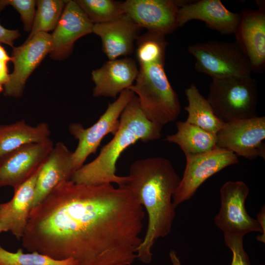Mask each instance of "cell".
Returning a JSON list of instances; mask_svg holds the SVG:
<instances>
[{
  "mask_svg": "<svg viewBox=\"0 0 265 265\" xmlns=\"http://www.w3.org/2000/svg\"><path fill=\"white\" fill-rule=\"evenodd\" d=\"M257 10L242 9L234 34L236 43L246 57L252 72L263 73L265 67V6L259 1Z\"/></svg>",
  "mask_w": 265,
  "mask_h": 265,
  "instance_id": "obj_14",
  "label": "cell"
},
{
  "mask_svg": "<svg viewBox=\"0 0 265 265\" xmlns=\"http://www.w3.org/2000/svg\"><path fill=\"white\" fill-rule=\"evenodd\" d=\"M265 207L262 208L261 211L257 214V220L259 221L263 230V234L257 238L258 240L265 243Z\"/></svg>",
  "mask_w": 265,
  "mask_h": 265,
  "instance_id": "obj_32",
  "label": "cell"
},
{
  "mask_svg": "<svg viewBox=\"0 0 265 265\" xmlns=\"http://www.w3.org/2000/svg\"><path fill=\"white\" fill-rule=\"evenodd\" d=\"M164 66V63H155L140 67L135 83L129 88L136 94L146 118L162 126L176 120L181 109Z\"/></svg>",
  "mask_w": 265,
  "mask_h": 265,
  "instance_id": "obj_4",
  "label": "cell"
},
{
  "mask_svg": "<svg viewBox=\"0 0 265 265\" xmlns=\"http://www.w3.org/2000/svg\"><path fill=\"white\" fill-rule=\"evenodd\" d=\"M54 144L51 139L24 145L0 160V187L15 188L38 171L45 162Z\"/></svg>",
  "mask_w": 265,
  "mask_h": 265,
  "instance_id": "obj_12",
  "label": "cell"
},
{
  "mask_svg": "<svg viewBox=\"0 0 265 265\" xmlns=\"http://www.w3.org/2000/svg\"><path fill=\"white\" fill-rule=\"evenodd\" d=\"M185 1L173 0H127L122 2L124 13L140 28L164 35L178 27L177 12Z\"/></svg>",
  "mask_w": 265,
  "mask_h": 265,
  "instance_id": "obj_13",
  "label": "cell"
},
{
  "mask_svg": "<svg viewBox=\"0 0 265 265\" xmlns=\"http://www.w3.org/2000/svg\"><path fill=\"white\" fill-rule=\"evenodd\" d=\"M51 50V35L38 32L21 46L13 47L11 58L13 71L4 88V95L19 98L23 96L27 80Z\"/></svg>",
  "mask_w": 265,
  "mask_h": 265,
  "instance_id": "obj_11",
  "label": "cell"
},
{
  "mask_svg": "<svg viewBox=\"0 0 265 265\" xmlns=\"http://www.w3.org/2000/svg\"><path fill=\"white\" fill-rule=\"evenodd\" d=\"M0 59L7 62L11 60V57L8 55L4 48L0 44Z\"/></svg>",
  "mask_w": 265,
  "mask_h": 265,
  "instance_id": "obj_33",
  "label": "cell"
},
{
  "mask_svg": "<svg viewBox=\"0 0 265 265\" xmlns=\"http://www.w3.org/2000/svg\"><path fill=\"white\" fill-rule=\"evenodd\" d=\"M140 27L124 14L106 23L94 24L92 32L101 39L102 50L109 60L131 54Z\"/></svg>",
  "mask_w": 265,
  "mask_h": 265,
  "instance_id": "obj_19",
  "label": "cell"
},
{
  "mask_svg": "<svg viewBox=\"0 0 265 265\" xmlns=\"http://www.w3.org/2000/svg\"><path fill=\"white\" fill-rule=\"evenodd\" d=\"M207 100L223 123L258 116L257 83L251 75L212 79Z\"/></svg>",
  "mask_w": 265,
  "mask_h": 265,
  "instance_id": "obj_5",
  "label": "cell"
},
{
  "mask_svg": "<svg viewBox=\"0 0 265 265\" xmlns=\"http://www.w3.org/2000/svg\"><path fill=\"white\" fill-rule=\"evenodd\" d=\"M169 257L173 265H181L180 260L174 251H171L170 252Z\"/></svg>",
  "mask_w": 265,
  "mask_h": 265,
  "instance_id": "obj_34",
  "label": "cell"
},
{
  "mask_svg": "<svg viewBox=\"0 0 265 265\" xmlns=\"http://www.w3.org/2000/svg\"><path fill=\"white\" fill-rule=\"evenodd\" d=\"M75 171L73 152L64 143L57 142L39 171L32 209L41 203L60 183L71 180Z\"/></svg>",
  "mask_w": 265,
  "mask_h": 265,
  "instance_id": "obj_17",
  "label": "cell"
},
{
  "mask_svg": "<svg viewBox=\"0 0 265 265\" xmlns=\"http://www.w3.org/2000/svg\"><path fill=\"white\" fill-rule=\"evenodd\" d=\"M164 35L148 31L138 36L136 55L140 67L155 63H164L167 42Z\"/></svg>",
  "mask_w": 265,
  "mask_h": 265,
  "instance_id": "obj_24",
  "label": "cell"
},
{
  "mask_svg": "<svg viewBox=\"0 0 265 265\" xmlns=\"http://www.w3.org/2000/svg\"><path fill=\"white\" fill-rule=\"evenodd\" d=\"M162 128L146 118L135 95L122 112L119 128L113 138L102 147L94 159L75 171L70 180L87 186L111 183L125 185L128 176L116 174V165L122 153L138 141L147 142L159 139Z\"/></svg>",
  "mask_w": 265,
  "mask_h": 265,
  "instance_id": "obj_3",
  "label": "cell"
},
{
  "mask_svg": "<svg viewBox=\"0 0 265 265\" xmlns=\"http://www.w3.org/2000/svg\"><path fill=\"white\" fill-rule=\"evenodd\" d=\"M76 1L93 25L110 22L124 15L120 1L113 0H77Z\"/></svg>",
  "mask_w": 265,
  "mask_h": 265,
  "instance_id": "obj_26",
  "label": "cell"
},
{
  "mask_svg": "<svg viewBox=\"0 0 265 265\" xmlns=\"http://www.w3.org/2000/svg\"><path fill=\"white\" fill-rule=\"evenodd\" d=\"M3 232H7V230L3 225L0 224V233Z\"/></svg>",
  "mask_w": 265,
  "mask_h": 265,
  "instance_id": "obj_35",
  "label": "cell"
},
{
  "mask_svg": "<svg viewBox=\"0 0 265 265\" xmlns=\"http://www.w3.org/2000/svg\"><path fill=\"white\" fill-rule=\"evenodd\" d=\"M185 93L188 102L184 108L187 112L186 121L216 134L224 123L215 115L207 98L194 83L186 88Z\"/></svg>",
  "mask_w": 265,
  "mask_h": 265,
  "instance_id": "obj_23",
  "label": "cell"
},
{
  "mask_svg": "<svg viewBox=\"0 0 265 265\" xmlns=\"http://www.w3.org/2000/svg\"><path fill=\"white\" fill-rule=\"evenodd\" d=\"M239 19V13L229 10L220 0L185 2L177 12L178 27L191 20H197L223 35L234 34Z\"/></svg>",
  "mask_w": 265,
  "mask_h": 265,
  "instance_id": "obj_16",
  "label": "cell"
},
{
  "mask_svg": "<svg viewBox=\"0 0 265 265\" xmlns=\"http://www.w3.org/2000/svg\"></svg>",
  "mask_w": 265,
  "mask_h": 265,
  "instance_id": "obj_36",
  "label": "cell"
},
{
  "mask_svg": "<svg viewBox=\"0 0 265 265\" xmlns=\"http://www.w3.org/2000/svg\"><path fill=\"white\" fill-rule=\"evenodd\" d=\"M249 192L243 181H228L220 189L221 206L214 218L216 226L224 234H246L263 230L259 221L247 212L245 202Z\"/></svg>",
  "mask_w": 265,
  "mask_h": 265,
  "instance_id": "obj_10",
  "label": "cell"
},
{
  "mask_svg": "<svg viewBox=\"0 0 265 265\" xmlns=\"http://www.w3.org/2000/svg\"><path fill=\"white\" fill-rule=\"evenodd\" d=\"M0 265H77V263L72 259L57 260L36 252L25 253L22 248L12 252L0 244Z\"/></svg>",
  "mask_w": 265,
  "mask_h": 265,
  "instance_id": "obj_27",
  "label": "cell"
},
{
  "mask_svg": "<svg viewBox=\"0 0 265 265\" xmlns=\"http://www.w3.org/2000/svg\"><path fill=\"white\" fill-rule=\"evenodd\" d=\"M138 73L136 62L131 58L108 60L91 73L95 84L93 96L116 98L121 92L129 89Z\"/></svg>",
  "mask_w": 265,
  "mask_h": 265,
  "instance_id": "obj_18",
  "label": "cell"
},
{
  "mask_svg": "<svg viewBox=\"0 0 265 265\" xmlns=\"http://www.w3.org/2000/svg\"><path fill=\"white\" fill-rule=\"evenodd\" d=\"M66 0H36L37 10L30 33L26 41L38 32L54 30L63 11Z\"/></svg>",
  "mask_w": 265,
  "mask_h": 265,
  "instance_id": "obj_25",
  "label": "cell"
},
{
  "mask_svg": "<svg viewBox=\"0 0 265 265\" xmlns=\"http://www.w3.org/2000/svg\"><path fill=\"white\" fill-rule=\"evenodd\" d=\"M145 215L126 185L63 181L31 209L22 245L77 265H131Z\"/></svg>",
  "mask_w": 265,
  "mask_h": 265,
  "instance_id": "obj_1",
  "label": "cell"
},
{
  "mask_svg": "<svg viewBox=\"0 0 265 265\" xmlns=\"http://www.w3.org/2000/svg\"><path fill=\"white\" fill-rule=\"evenodd\" d=\"M50 135L49 125L45 122L35 126L29 125L24 120L0 125V160L24 145L50 139Z\"/></svg>",
  "mask_w": 265,
  "mask_h": 265,
  "instance_id": "obj_21",
  "label": "cell"
},
{
  "mask_svg": "<svg viewBox=\"0 0 265 265\" xmlns=\"http://www.w3.org/2000/svg\"><path fill=\"white\" fill-rule=\"evenodd\" d=\"M195 69L212 79L251 75L248 60L236 43L213 40L189 45Z\"/></svg>",
  "mask_w": 265,
  "mask_h": 265,
  "instance_id": "obj_6",
  "label": "cell"
},
{
  "mask_svg": "<svg viewBox=\"0 0 265 265\" xmlns=\"http://www.w3.org/2000/svg\"><path fill=\"white\" fill-rule=\"evenodd\" d=\"M186 158L183 177L173 196L172 202L175 208L189 200L210 177L226 167L239 162L236 154L217 147L208 152L186 156Z\"/></svg>",
  "mask_w": 265,
  "mask_h": 265,
  "instance_id": "obj_8",
  "label": "cell"
},
{
  "mask_svg": "<svg viewBox=\"0 0 265 265\" xmlns=\"http://www.w3.org/2000/svg\"><path fill=\"white\" fill-rule=\"evenodd\" d=\"M135 95L129 89L121 92L117 99L109 103L104 113L96 123L85 128L81 124L73 123L69 126L71 134L78 141L73 152V160L76 171L81 167L87 158L95 154L103 138L108 134L113 135L120 126L121 114Z\"/></svg>",
  "mask_w": 265,
  "mask_h": 265,
  "instance_id": "obj_7",
  "label": "cell"
},
{
  "mask_svg": "<svg viewBox=\"0 0 265 265\" xmlns=\"http://www.w3.org/2000/svg\"><path fill=\"white\" fill-rule=\"evenodd\" d=\"M176 133L167 135L164 139L178 145L185 157L211 151L216 147V134L185 121L176 124Z\"/></svg>",
  "mask_w": 265,
  "mask_h": 265,
  "instance_id": "obj_22",
  "label": "cell"
},
{
  "mask_svg": "<svg viewBox=\"0 0 265 265\" xmlns=\"http://www.w3.org/2000/svg\"><path fill=\"white\" fill-rule=\"evenodd\" d=\"M125 185L148 216L145 236L137 252V259L149 264L156 241L170 233L176 212L172 198L181 178L171 162L157 157L135 160L130 167Z\"/></svg>",
  "mask_w": 265,
  "mask_h": 265,
  "instance_id": "obj_2",
  "label": "cell"
},
{
  "mask_svg": "<svg viewBox=\"0 0 265 265\" xmlns=\"http://www.w3.org/2000/svg\"><path fill=\"white\" fill-rule=\"evenodd\" d=\"M93 24L76 2L66 0L60 19L51 35V58L62 60L72 53L75 42L92 32Z\"/></svg>",
  "mask_w": 265,
  "mask_h": 265,
  "instance_id": "obj_15",
  "label": "cell"
},
{
  "mask_svg": "<svg viewBox=\"0 0 265 265\" xmlns=\"http://www.w3.org/2000/svg\"><path fill=\"white\" fill-rule=\"evenodd\" d=\"M13 7L20 14L24 30L30 31L35 14L36 1L33 0H0V12L7 5Z\"/></svg>",
  "mask_w": 265,
  "mask_h": 265,
  "instance_id": "obj_28",
  "label": "cell"
},
{
  "mask_svg": "<svg viewBox=\"0 0 265 265\" xmlns=\"http://www.w3.org/2000/svg\"><path fill=\"white\" fill-rule=\"evenodd\" d=\"M41 168L24 183L14 188V195L10 201L0 204V224L18 240L21 239L27 224Z\"/></svg>",
  "mask_w": 265,
  "mask_h": 265,
  "instance_id": "obj_20",
  "label": "cell"
},
{
  "mask_svg": "<svg viewBox=\"0 0 265 265\" xmlns=\"http://www.w3.org/2000/svg\"><path fill=\"white\" fill-rule=\"evenodd\" d=\"M7 63L0 59V93L3 92L4 86L9 79Z\"/></svg>",
  "mask_w": 265,
  "mask_h": 265,
  "instance_id": "obj_31",
  "label": "cell"
},
{
  "mask_svg": "<svg viewBox=\"0 0 265 265\" xmlns=\"http://www.w3.org/2000/svg\"><path fill=\"white\" fill-rule=\"evenodd\" d=\"M20 33L18 30H10L0 25V42L13 47L14 41L19 38Z\"/></svg>",
  "mask_w": 265,
  "mask_h": 265,
  "instance_id": "obj_30",
  "label": "cell"
},
{
  "mask_svg": "<svg viewBox=\"0 0 265 265\" xmlns=\"http://www.w3.org/2000/svg\"><path fill=\"white\" fill-rule=\"evenodd\" d=\"M216 135L217 147L250 160L265 159V116L224 123Z\"/></svg>",
  "mask_w": 265,
  "mask_h": 265,
  "instance_id": "obj_9",
  "label": "cell"
},
{
  "mask_svg": "<svg viewBox=\"0 0 265 265\" xmlns=\"http://www.w3.org/2000/svg\"><path fill=\"white\" fill-rule=\"evenodd\" d=\"M244 236L232 234H224V241L232 253L231 265H250L248 256L243 247Z\"/></svg>",
  "mask_w": 265,
  "mask_h": 265,
  "instance_id": "obj_29",
  "label": "cell"
}]
</instances>
